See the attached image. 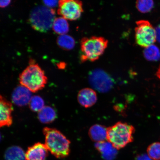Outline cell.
I'll list each match as a JSON object with an SVG mask.
<instances>
[{"label":"cell","mask_w":160,"mask_h":160,"mask_svg":"<svg viewBox=\"0 0 160 160\" xmlns=\"http://www.w3.org/2000/svg\"><path fill=\"white\" fill-rule=\"evenodd\" d=\"M45 145L48 151L57 158L67 157L70 152L71 142L57 129L45 127L43 130Z\"/></svg>","instance_id":"obj_1"},{"label":"cell","mask_w":160,"mask_h":160,"mask_svg":"<svg viewBox=\"0 0 160 160\" xmlns=\"http://www.w3.org/2000/svg\"><path fill=\"white\" fill-rule=\"evenodd\" d=\"M22 85L32 92L35 93L42 89L47 83V78L44 72L37 64L30 63L22 72L19 77Z\"/></svg>","instance_id":"obj_2"},{"label":"cell","mask_w":160,"mask_h":160,"mask_svg":"<svg viewBox=\"0 0 160 160\" xmlns=\"http://www.w3.org/2000/svg\"><path fill=\"white\" fill-rule=\"evenodd\" d=\"M133 126L127 123L118 122L107 128L108 141L116 149L124 148L133 141V135L135 132Z\"/></svg>","instance_id":"obj_3"},{"label":"cell","mask_w":160,"mask_h":160,"mask_svg":"<svg viewBox=\"0 0 160 160\" xmlns=\"http://www.w3.org/2000/svg\"><path fill=\"white\" fill-rule=\"evenodd\" d=\"M108 40L102 37L84 38L81 41L82 62H94L102 55L108 47Z\"/></svg>","instance_id":"obj_4"},{"label":"cell","mask_w":160,"mask_h":160,"mask_svg":"<svg viewBox=\"0 0 160 160\" xmlns=\"http://www.w3.org/2000/svg\"><path fill=\"white\" fill-rule=\"evenodd\" d=\"M55 18L54 10L45 6L40 5L32 10L29 21L33 29L45 32L52 27Z\"/></svg>","instance_id":"obj_5"},{"label":"cell","mask_w":160,"mask_h":160,"mask_svg":"<svg viewBox=\"0 0 160 160\" xmlns=\"http://www.w3.org/2000/svg\"><path fill=\"white\" fill-rule=\"evenodd\" d=\"M136 24L135 38L137 44L145 48L154 44L157 40V33L156 29L150 22L140 20Z\"/></svg>","instance_id":"obj_6"},{"label":"cell","mask_w":160,"mask_h":160,"mask_svg":"<svg viewBox=\"0 0 160 160\" xmlns=\"http://www.w3.org/2000/svg\"><path fill=\"white\" fill-rule=\"evenodd\" d=\"M58 12L62 17L70 21H76L81 17L83 12L82 3L75 0L59 1Z\"/></svg>","instance_id":"obj_7"},{"label":"cell","mask_w":160,"mask_h":160,"mask_svg":"<svg viewBox=\"0 0 160 160\" xmlns=\"http://www.w3.org/2000/svg\"><path fill=\"white\" fill-rule=\"evenodd\" d=\"M89 82L92 87L101 92H106L112 88V78L103 70L95 69L90 72Z\"/></svg>","instance_id":"obj_8"},{"label":"cell","mask_w":160,"mask_h":160,"mask_svg":"<svg viewBox=\"0 0 160 160\" xmlns=\"http://www.w3.org/2000/svg\"><path fill=\"white\" fill-rule=\"evenodd\" d=\"M0 127H10L13 123L12 115L13 110L12 104L1 95L0 97Z\"/></svg>","instance_id":"obj_9"},{"label":"cell","mask_w":160,"mask_h":160,"mask_svg":"<svg viewBox=\"0 0 160 160\" xmlns=\"http://www.w3.org/2000/svg\"><path fill=\"white\" fill-rule=\"evenodd\" d=\"M32 92L24 86L20 85L14 89L12 95L13 103L18 107H22L29 104L32 96Z\"/></svg>","instance_id":"obj_10"},{"label":"cell","mask_w":160,"mask_h":160,"mask_svg":"<svg viewBox=\"0 0 160 160\" xmlns=\"http://www.w3.org/2000/svg\"><path fill=\"white\" fill-rule=\"evenodd\" d=\"M49 152L45 144L35 143L28 148L25 153L26 160H46Z\"/></svg>","instance_id":"obj_11"},{"label":"cell","mask_w":160,"mask_h":160,"mask_svg":"<svg viewBox=\"0 0 160 160\" xmlns=\"http://www.w3.org/2000/svg\"><path fill=\"white\" fill-rule=\"evenodd\" d=\"M77 98L80 104L87 108L92 107L97 102V94L93 89L86 88L79 92Z\"/></svg>","instance_id":"obj_12"},{"label":"cell","mask_w":160,"mask_h":160,"mask_svg":"<svg viewBox=\"0 0 160 160\" xmlns=\"http://www.w3.org/2000/svg\"><path fill=\"white\" fill-rule=\"evenodd\" d=\"M95 147L101 153L102 157L106 160H113L117 155V149L108 141L96 143Z\"/></svg>","instance_id":"obj_13"},{"label":"cell","mask_w":160,"mask_h":160,"mask_svg":"<svg viewBox=\"0 0 160 160\" xmlns=\"http://www.w3.org/2000/svg\"><path fill=\"white\" fill-rule=\"evenodd\" d=\"M89 135L92 141L96 143L105 141L107 138V128L101 125H93L89 129Z\"/></svg>","instance_id":"obj_14"},{"label":"cell","mask_w":160,"mask_h":160,"mask_svg":"<svg viewBox=\"0 0 160 160\" xmlns=\"http://www.w3.org/2000/svg\"><path fill=\"white\" fill-rule=\"evenodd\" d=\"M38 118L43 123H49L55 121L57 118L55 110L49 106H45L38 112Z\"/></svg>","instance_id":"obj_15"},{"label":"cell","mask_w":160,"mask_h":160,"mask_svg":"<svg viewBox=\"0 0 160 160\" xmlns=\"http://www.w3.org/2000/svg\"><path fill=\"white\" fill-rule=\"evenodd\" d=\"M4 158L5 160H26L25 153L18 146H11L6 150Z\"/></svg>","instance_id":"obj_16"},{"label":"cell","mask_w":160,"mask_h":160,"mask_svg":"<svg viewBox=\"0 0 160 160\" xmlns=\"http://www.w3.org/2000/svg\"><path fill=\"white\" fill-rule=\"evenodd\" d=\"M52 28L53 31L60 35L67 34L69 31L67 20L62 17L56 18Z\"/></svg>","instance_id":"obj_17"},{"label":"cell","mask_w":160,"mask_h":160,"mask_svg":"<svg viewBox=\"0 0 160 160\" xmlns=\"http://www.w3.org/2000/svg\"><path fill=\"white\" fill-rule=\"evenodd\" d=\"M57 43L60 47L67 50L73 49L75 44L73 38L67 34L59 36L57 39Z\"/></svg>","instance_id":"obj_18"},{"label":"cell","mask_w":160,"mask_h":160,"mask_svg":"<svg viewBox=\"0 0 160 160\" xmlns=\"http://www.w3.org/2000/svg\"><path fill=\"white\" fill-rule=\"evenodd\" d=\"M143 53L145 59L149 61H157L160 58V50L154 44L145 48Z\"/></svg>","instance_id":"obj_19"},{"label":"cell","mask_w":160,"mask_h":160,"mask_svg":"<svg viewBox=\"0 0 160 160\" xmlns=\"http://www.w3.org/2000/svg\"><path fill=\"white\" fill-rule=\"evenodd\" d=\"M30 109L32 111L38 112L45 107V102L42 98L39 96L32 97L29 103Z\"/></svg>","instance_id":"obj_20"},{"label":"cell","mask_w":160,"mask_h":160,"mask_svg":"<svg viewBox=\"0 0 160 160\" xmlns=\"http://www.w3.org/2000/svg\"><path fill=\"white\" fill-rule=\"evenodd\" d=\"M148 155L153 160H160V143L155 142L149 145L147 149Z\"/></svg>","instance_id":"obj_21"},{"label":"cell","mask_w":160,"mask_h":160,"mask_svg":"<svg viewBox=\"0 0 160 160\" xmlns=\"http://www.w3.org/2000/svg\"><path fill=\"white\" fill-rule=\"evenodd\" d=\"M154 2L152 1L141 0L137 1L136 7L138 10L141 13L149 12L153 7Z\"/></svg>","instance_id":"obj_22"},{"label":"cell","mask_w":160,"mask_h":160,"mask_svg":"<svg viewBox=\"0 0 160 160\" xmlns=\"http://www.w3.org/2000/svg\"><path fill=\"white\" fill-rule=\"evenodd\" d=\"M46 7L52 8L59 5V1H43Z\"/></svg>","instance_id":"obj_23"},{"label":"cell","mask_w":160,"mask_h":160,"mask_svg":"<svg viewBox=\"0 0 160 160\" xmlns=\"http://www.w3.org/2000/svg\"><path fill=\"white\" fill-rule=\"evenodd\" d=\"M136 160H152L148 155L146 154L139 155L136 158Z\"/></svg>","instance_id":"obj_24"},{"label":"cell","mask_w":160,"mask_h":160,"mask_svg":"<svg viewBox=\"0 0 160 160\" xmlns=\"http://www.w3.org/2000/svg\"><path fill=\"white\" fill-rule=\"evenodd\" d=\"M11 1H0V6L2 8H5L8 5Z\"/></svg>","instance_id":"obj_25"},{"label":"cell","mask_w":160,"mask_h":160,"mask_svg":"<svg viewBox=\"0 0 160 160\" xmlns=\"http://www.w3.org/2000/svg\"><path fill=\"white\" fill-rule=\"evenodd\" d=\"M156 75H157V77H158V78H159L160 79V65L158 68V69L157 70Z\"/></svg>","instance_id":"obj_26"}]
</instances>
